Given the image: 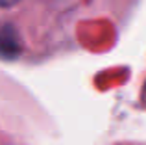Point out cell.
Segmentation results:
<instances>
[{
    "mask_svg": "<svg viewBox=\"0 0 146 145\" xmlns=\"http://www.w3.org/2000/svg\"><path fill=\"white\" fill-rule=\"evenodd\" d=\"M21 50H22V41L15 26L6 24L4 28H0V58L15 60L21 54Z\"/></svg>",
    "mask_w": 146,
    "mask_h": 145,
    "instance_id": "obj_1",
    "label": "cell"
},
{
    "mask_svg": "<svg viewBox=\"0 0 146 145\" xmlns=\"http://www.w3.org/2000/svg\"><path fill=\"white\" fill-rule=\"evenodd\" d=\"M19 2H21V0H0V7H11Z\"/></svg>",
    "mask_w": 146,
    "mask_h": 145,
    "instance_id": "obj_2",
    "label": "cell"
}]
</instances>
